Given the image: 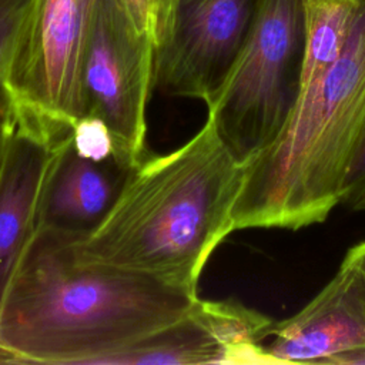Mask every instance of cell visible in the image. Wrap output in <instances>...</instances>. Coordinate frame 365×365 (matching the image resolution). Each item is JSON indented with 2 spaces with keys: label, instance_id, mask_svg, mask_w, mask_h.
I'll use <instances>...</instances> for the list:
<instances>
[{
  "label": "cell",
  "instance_id": "6da1fadb",
  "mask_svg": "<svg viewBox=\"0 0 365 365\" xmlns=\"http://www.w3.org/2000/svg\"><path fill=\"white\" fill-rule=\"evenodd\" d=\"M73 231L40 224L0 301V364L101 365L173 324L197 288L81 259Z\"/></svg>",
  "mask_w": 365,
  "mask_h": 365
},
{
  "label": "cell",
  "instance_id": "7a4b0ae2",
  "mask_svg": "<svg viewBox=\"0 0 365 365\" xmlns=\"http://www.w3.org/2000/svg\"><path fill=\"white\" fill-rule=\"evenodd\" d=\"M245 167L207 115L187 143L131 167L106 215L73 231V247L84 261L197 288L215 248L235 231Z\"/></svg>",
  "mask_w": 365,
  "mask_h": 365
},
{
  "label": "cell",
  "instance_id": "3957f363",
  "mask_svg": "<svg viewBox=\"0 0 365 365\" xmlns=\"http://www.w3.org/2000/svg\"><path fill=\"white\" fill-rule=\"evenodd\" d=\"M365 135V0L335 63L301 90L279 137L245 167L234 230L297 231L339 205L349 164Z\"/></svg>",
  "mask_w": 365,
  "mask_h": 365
},
{
  "label": "cell",
  "instance_id": "277c9868",
  "mask_svg": "<svg viewBox=\"0 0 365 365\" xmlns=\"http://www.w3.org/2000/svg\"><path fill=\"white\" fill-rule=\"evenodd\" d=\"M304 17L301 0H258L228 77L208 103V117L242 164L282 133L301 91Z\"/></svg>",
  "mask_w": 365,
  "mask_h": 365
},
{
  "label": "cell",
  "instance_id": "5b68a950",
  "mask_svg": "<svg viewBox=\"0 0 365 365\" xmlns=\"http://www.w3.org/2000/svg\"><path fill=\"white\" fill-rule=\"evenodd\" d=\"M93 3H30L13 43L6 76L17 120L63 135L83 117V63Z\"/></svg>",
  "mask_w": 365,
  "mask_h": 365
},
{
  "label": "cell",
  "instance_id": "8992f818",
  "mask_svg": "<svg viewBox=\"0 0 365 365\" xmlns=\"http://www.w3.org/2000/svg\"><path fill=\"white\" fill-rule=\"evenodd\" d=\"M155 44L118 0H94L83 63L84 114L110 130L127 168L147 154L145 111L154 91Z\"/></svg>",
  "mask_w": 365,
  "mask_h": 365
},
{
  "label": "cell",
  "instance_id": "52a82bcc",
  "mask_svg": "<svg viewBox=\"0 0 365 365\" xmlns=\"http://www.w3.org/2000/svg\"><path fill=\"white\" fill-rule=\"evenodd\" d=\"M258 0H178L173 27L155 50L154 90L208 104L248 34Z\"/></svg>",
  "mask_w": 365,
  "mask_h": 365
},
{
  "label": "cell",
  "instance_id": "ba28073f",
  "mask_svg": "<svg viewBox=\"0 0 365 365\" xmlns=\"http://www.w3.org/2000/svg\"><path fill=\"white\" fill-rule=\"evenodd\" d=\"M275 321L237 299L200 297L173 324L107 356L101 365H271L265 354Z\"/></svg>",
  "mask_w": 365,
  "mask_h": 365
},
{
  "label": "cell",
  "instance_id": "9c48e42d",
  "mask_svg": "<svg viewBox=\"0 0 365 365\" xmlns=\"http://www.w3.org/2000/svg\"><path fill=\"white\" fill-rule=\"evenodd\" d=\"M365 344V282L344 257L335 275L295 315L275 321L265 342L271 365L329 361Z\"/></svg>",
  "mask_w": 365,
  "mask_h": 365
},
{
  "label": "cell",
  "instance_id": "30bf717a",
  "mask_svg": "<svg viewBox=\"0 0 365 365\" xmlns=\"http://www.w3.org/2000/svg\"><path fill=\"white\" fill-rule=\"evenodd\" d=\"M70 135L16 118L0 165V301L41 224L46 190Z\"/></svg>",
  "mask_w": 365,
  "mask_h": 365
},
{
  "label": "cell",
  "instance_id": "8fae6325",
  "mask_svg": "<svg viewBox=\"0 0 365 365\" xmlns=\"http://www.w3.org/2000/svg\"><path fill=\"white\" fill-rule=\"evenodd\" d=\"M130 168L117 160L96 161L71 147V135L50 177L41 224L87 231L108 211Z\"/></svg>",
  "mask_w": 365,
  "mask_h": 365
},
{
  "label": "cell",
  "instance_id": "7c38bea8",
  "mask_svg": "<svg viewBox=\"0 0 365 365\" xmlns=\"http://www.w3.org/2000/svg\"><path fill=\"white\" fill-rule=\"evenodd\" d=\"M133 21L145 31L155 44V50L168 37L178 0H118Z\"/></svg>",
  "mask_w": 365,
  "mask_h": 365
},
{
  "label": "cell",
  "instance_id": "4fadbf2b",
  "mask_svg": "<svg viewBox=\"0 0 365 365\" xmlns=\"http://www.w3.org/2000/svg\"><path fill=\"white\" fill-rule=\"evenodd\" d=\"M71 147L86 158L96 161L117 160L113 135L97 117H80L71 130Z\"/></svg>",
  "mask_w": 365,
  "mask_h": 365
},
{
  "label": "cell",
  "instance_id": "5bb4252c",
  "mask_svg": "<svg viewBox=\"0 0 365 365\" xmlns=\"http://www.w3.org/2000/svg\"><path fill=\"white\" fill-rule=\"evenodd\" d=\"M33 0H0V114L11 110L6 76L13 43Z\"/></svg>",
  "mask_w": 365,
  "mask_h": 365
},
{
  "label": "cell",
  "instance_id": "9a60e30c",
  "mask_svg": "<svg viewBox=\"0 0 365 365\" xmlns=\"http://www.w3.org/2000/svg\"><path fill=\"white\" fill-rule=\"evenodd\" d=\"M339 205L351 211H365V135L344 178Z\"/></svg>",
  "mask_w": 365,
  "mask_h": 365
},
{
  "label": "cell",
  "instance_id": "2e32d148",
  "mask_svg": "<svg viewBox=\"0 0 365 365\" xmlns=\"http://www.w3.org/2000/svg\"><path fill=\"white\" fill-rule=\"evenodd\" d=\"M328 365H365V344L334 356Z\"/></svg>",
  "mask_w": 365,
  "mask_h": 365
},
{
  "label": "cell",
  "instance_id": "e0dca14e",
  "mask_svg": "<svg viewBox=\"0 0 365 365\" xmlns=\"http://www.w3.org/2000/svg\"><path fill=\"white\" fill-rule=\"evenodd\" d=\"M14 124H16V117H14L13 110H10L4 114H0V165H1V160L4 155L7 141L13 133Z\"/></svg>",
  "mask_w": 365,
  "mask_h": 365
},
{
  "label": "cell",
  "instance_id": "ac0fdd59",
  "mask_svg": "<svg viewBox=\"0 0 365 365\" xmlns=\"http://www.w3.org/2000/svg\"><path fill=\"white\" fill-rule=\"evenodd\" d=\"M346 258H349V261L358 268L364 282H365V240L355 244L354 247H351L346 254Z\"/></svg>",
  "mask_w": 365,
  "mask_h": 365
}]
</instances>
